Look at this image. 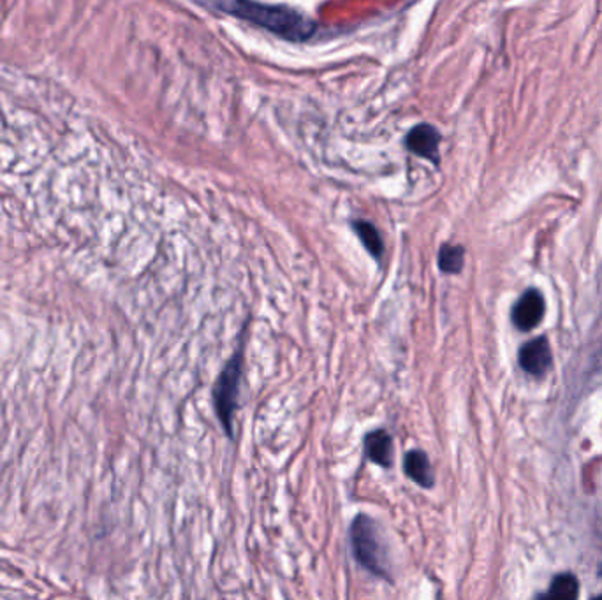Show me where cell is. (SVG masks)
<instances>
[{"label":"cell","instance_id":"6da1fadb","mask_svg":"<svg viewBox=\"0 0 602 600\" xmlns=\"http://www.w3.org/2000/svg\"><path fill=\"white\" fill-rule=\"evenodd\" d=\"M222 9L289 41H306L315 33L312 20L286 5H267L254 0H226Z\"/></svg>","mask_w":602,"mask_h":600},{"label":"cell","instance_id":"7a4b0ae2","mask_svg":"<svg viewBox=\"0 0 602 600\" xmlns=\"http://www.w3.org/2000/svg\"><path fill=\"white\" fill-rule=\"evenodd\" d=\"M351 544L353 553L362 567L375 576L386 577L388 568L384 566V551L381 548L377 527L365 514L358 516L351 527Z\"/></svg>","mask_w":602,"mask_h":600},{"label":"cell","instance_id":"3957f363","mask_svg":"<svg viewBox=\"0 0 602 600\" xmlns=\"http://www.w3.org/2000/svg\"><path fill=\"white\" fill-rule=\"evenodd\" d=\"M241 370H243V358H241V351H238L226 368L222 370V373L219 375V380L213 389L217 416H219L226 434L230 436H233V419L236 405H238Z\"/></svg>","mask_w":602,"mask_h":600},{"label":"cell","instance_id":"277c9868","mask_svg":"<svg viewBox=\"0 0 602 600\" xmlns=\"http://www.w3.org/2000/svg\"><path fill=\"white\" fill-rule=\"evenodd\" d=\"M544 310H546V306H544V298L541 296V293L535 289H529L520 300L516 301L511 317L518 330L531 332L541 323Z\"/></svg>","mask_w":602,"mask_h":600},{"label":"cell","instance_id":"5b68a950","mask_svg":"<svg viewBox=\"0 0 602 600\" xmlns=\"http://www.w3.org/2000/svg\"><path fill=\"white\" fill-rule=\"evenodd\" d=\"M520 365L531 375H544L551 365V349L544 336L527 342L520 351Z\"/></svg>","mask_w":602,"mask_h":600},{"label":"cell","instance_id":"8992f818","mask_svg":"<svg viewBox=\"0 0 602 600\" xmlns=\"http://www.w3.org/2000/svg\"><path fill=\"white\" fill-rule=\"evenodd\" d=\"M438 141H440V134L437 133L434 127L419 126L409 134L407 146L414 154L437 163V159H438Z\"/></svg>","mask_w":602,"mask_h":600},{"label":"cell","instance_id":"52a82bcc","mask_svg":"<svg viewBox=\"0 0 602 600\" xmlns=\"http://www.w3.org/2000/svg\"><path fill=\"white\" fill-rule=\"evenodd\" d=\"M365 451L368 460L381 465L390 467L393 460V438L386 430H377L367 435Z\"/></svg>","mask_w":602,"mask_h":600},{"label":"cell","instance_id":"ba28073f","mask_svg":"<svg viewBox=\"0 0 602 600\" xmlns=\"http://www.w3.org/2000/svg\"><path fill=\"white\" fill-rule=\"evenodd\" d=\"M405 473L419 486L432 488L434 486V473L428 462V456L423 451H410L403 462Z\"/></svg>","mask_w":602,"mask_h":600},{"label":"cell","instance_id":"9c48e42d","mask_svg":"<svg viewBox=\"0 0 602 600\" xmlns=\"http://www.w3.org/2000/svg\"><path fill=\"white\" fill-rule=\"evenodd\" d=\"M354 231L360 236V239L365 245L368 252L375 259H381V256L384 252V243H382V238H381L379 231L370 222H365V220L354 222Z\"/></svg>","mask_w":602,"mask_h":600},{"label":"cell","instance_id":"30bf717a","mask_svg":"<svg viewBox=\"0 0 602 600\" xmlns=\"http://www.w3.org/2000/svg\"><path fill=\"white\" fill-rule=\"evenodd\" d=\"M466 252L462 247L444 245L438 252V267L444 273H460L464 267Z\"/></svg>","mask_w":602,"mask_h":600},{"label":"cell","instance_id":"8fae6325","mask_svg":"<svg viewBox=\"0 0 602 600\" xmlns=\"http://www.w3.org/2000/svg\"><path fill=\"white\" fill-rule=\"evenodd\" d=\"M579 594L578 588V581L574 576L570 574H562L559 577H555V581L551 583V588L548 592L550 599L559 600H574Z\"/></svg>","mask_w":602,"mask_h":600}]
</instances>
